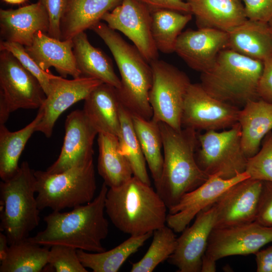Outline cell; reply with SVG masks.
<instances>
[{
    "label": "cell",
    "mask_w": 272,
    "mask_h": 272,
    "mask_svg": "<svg viewBox=\"0 0 272 272\" xmlns=\"http://www.w3.org/2000/svg\"><path fill=\"white\" fill-rule=\"evenodd\" d=\"M108 189L103 182L91 201L68 212L53 211L45 216V228L28 239L49 248L63 245L90 252L105 251L102 242L109 233V223L104 215Z\"/></svg>",
    "instance_id": "1"
},
{
    "label": "cell",
    "mask_w": 272,
    "mask_h": 272,
    "mask_svg": "<svg viewBox=\"0 0 272 272\" xmlns=\"http://www.w3.org/2000/svg\"><path fill=\"white\" fill-rule=\"evenodd\" d=\"M164 151L163 164L156 190L168 209L181 197L201 185L209 178L198 166L195 153L198 134L191 128L175 129L159 122Z\"/></svg>",
    "instance_id": "2"
},
{
    "label": "cell",
    "mask_w": 272,
    "mask_h": 272,
    "mask_svg": "<svg viewBox=\"0 0 272 272\" xmlns=\"http://www.w3.org/2000/svg\"><path fill=\"white\" fill-rule=\"evenodd\" d=\"M167 207L151 185L133 176L119 186L109 187L105 199V212L120 231L139 235L164 226Z\"/></svg>",
    "instance_id": "3"
},
{
    "label": "cell",
    "mask_w": 272,
    "mask_h": 272,
    "mask_svg": "<svg viewBox=\"0 0 272 272\" xmlns=\"http://www.w3.org/2000/svg\"><path fill=\"white\" fill-rule=\"evenodd\" d=\"M90 29L104 41L116 61L121 77V86L116 89L121 105L132 115L151 119L153 111L149 96L153 74L150 63L134 45L106 23L99 21Z\"/></svg>",
    "instance_id": "4"
},
{
    "label": "cell",
    "mask_w": 272,
    "mask_h": 272,
    "mask_svg": "<svg viewBox=\"0 0 272 272\" xmlns=\"http://www.w3.org/2000/svg\"><path fill=\"white\" fill-rule=\"evenodd\" d=\"M263 61L228 48L221 50L211 68L201 73L200 84L214 98L238 106L258 100Z\"/></svg>",
    "instance_id": "5"
},
{
    "label": "cell",
    "mask_w": 272,
    "mask_h": 272,
    "mask_svg": "<svg viewBox=\"0 0 272 272\" xmlns=\"http://www.w3.org/2000/svg\"><path fill=\"white\" fill-rule=\"evenodd\" d=\"M36 178L27 161L16 174L0 183L1 230L9 245L29 237L40 222V211L35 193Z\"/></svg>",
    "instance_id": "6"
},
{
    "label": "cell",
    "mask_w": 272,
    "mask_h": 272,
    "mask_svg": "<svg viewBox=\"0 0 272 272\" xmlns=\"http://www.w3.org/2000/svg\"><path fill=\"white\" fill-rule=\"evenodd\" d=\"M39 209L60 211L91 201L97 189L93 160L59 173L34 171Z\"/></svg>",
    "instance_id": "7"
},
{
    "label": "cell",
    "mask_w": 272,
    "mask_h": 272,
    "mask_svg": "<svg viewBox=\"0 0 272 272\" xmlns=\"http://www.w3.org/2000/svg\"><path fill=\"white\" fill-rule=\"evenodd\" d=\"M195 158L199 167L209 176L231 179L245 172L248 158L242 146L237 122L228 129L198 134Z\"/></svg>",
    "instance_id": "8"
},
{
    "label": "cell",
    "mask_w": 272,
    "mask_h": 272,
    "mask_svg": "<svg viewBox=\"0 0 272 272\" xmlns=\"http://www.w3.org/2000/svg\"><path fill=\"white\" fill-rule=\"evenodd\" d=\"M150 64L153 74L149 96L152 119L180 129L184 101L191 83L189 78L184 72L163 60L157 59Z\"/></svg>",
    "instance_id": "9"
},
{
    "label": "cell",
    "mask_w": 272,
    "mask_h": 272,
    "mask_svg": "<svg viewBox=\"0 0 272 272\" xmlns=\"http://www.w3.org/2000/svg\"><path fill=\"white\" fill-rule=\"evenodd\" d=\"M46 96L38 80L10 52L0 53V124L19 109L39 108Z\"/></svg>",
    "instance_id": "10"
},
{
    "label": "cell",
    "mask_w": 272,
    "mask_h": 272,
    "mask_svg": "<svg viewBox=\"0 0 272 272\" xmlns=\"http://www.w3.org/2000/svg\"><path fill=\"white\" fill-rule=\"evenodd\" d=\"M240 108L211 96L200 83H191L182 110V127L197 130H219L238 122Z\"/></svg>",
    "instance_id": "11"
},
{
    "label": "cell",
    "mask_w": 272,
    "mask_h": 272,
    "mask_svg": "<svg viewBox=\"0 0 272 272\" xmlns=\"http://www.w3.org/2000/svg\"><path fill=\"white\" fill-rule=\"evenodd\" d=\"M270 242L272 226H265L256 221L213 228L202 260L216 263L229 256L255 254Z\"/></svg>",
    "instance_id": "12"
},
{
    "label": "cell",
    "mask_w": 272,
    "mask_h": 272,
    "mask_svg": "<svg viewBox=\"0 0 272 272\" xmlns=\"http://www.w3.org/2000/svg\"><path fill=\"white\" fill-rule=\"evenodd\" d=\"M102 20L128 37L149 63L158 59L151 31V12L144 4L138 0H122Z\"/></svg>",
    "instance_id": "13"
},
{
    "label": "cell",
    "mask_w": 272,
    "mask_h": 272,
    "mask_svg": "<svg viewBox=\"0 0 272 272\" xmlns=\"http://www.w3.org/2000/svg\"><path fill=\"white\" fill-rule=\"evenodd\" d=\"M262 186V181L248 178L227 189L212 205L214 228L255 221Z\"/></svg>",
    "instance_id": "14"
},
{
    "label": "cell",
    "mask_w": 272,
    "mask_h": 272,
    "mask_svg": "<svg viewBox=\"0 0 272 272\" xmlns=\"http://www.w3.org/2000/svg\"><path fill=\"white\" fill-rule=\"evenodd\" d=\"M98 131L82 110L69 114L65 121V135L60 153L46 171L59 173L93 160V143Z\"/></svg>",
    "instance_id": "15"
},
{
    "label": "cell",
    "mask_w": 272,
    "mask_h": 272,
    "mask_svg": "<svg viewBox=\"0 0 272 272\" xmlns=\"http://www.w3.org/2000/svg\"><path fill=\"white\" fill-rule=\"evenodd\" d=\"M248 178L246 172L231 179L210 176L205 182L184 194L168 210L167 226L175 232H182L198 213L212 206L227 189Z\"/></svg>",
    "instance_id": "16"
},
{
    "label": "cell",
    "mask_w": 272,
    "mask_h": 272,
    "mask_svg": "<svg viewBox=\"0 0 272 272\" xmlns=\"http://www.w3.org/2000/svg\"><path fill=\"white\" fill-rule=\"evenodd\" d=\"M102 81L95 78L80 76L67 80L56 76L52 80L51 90L39 108L43 112V116L38 124L36 131L50 138L53 127L60 115L71 106L82 100Z\"/></svg>",
    "instance_id": "17"
},
{
    "label": "cell",
    "mask_w": 272,
    "mask_h": 272,
    "mask_svg": "<svg viewBox=\"0 0 272 272\" xmlns=\"http://www.w3.org/2000/svg\"><path fill=\"white\" fill-rule=\"evenodd\" d=\"M214 223L215 210L212 206L198 213L193 224L177 238L176 248L168 261L178 271H201L202 257Z\"/></svg>",
    "instance_id": "18"
},
{
    "label": "cell",
    "mask_w": 272,
    "mask_h": 272,
    "mask_svg": "<svg viewBox=\"0 0 272 272\" xmlns=\"http://www.w3.org/2000/svg\"><path fill=\"white\" fill-rule=\"evenodd\" d=\"M228 45V32L208 28L188 29L180 34L175 52L190 68L201 73L212 67Z\"/></svg>",
    "instance_id": "19"
},
{
    "label": "cell",
    "mask_w": 272,
    "mask_h": 272,
    "mask_svg": "<svg viewBox=\"0 0 272 272\" xmlns=\"http://www.w3.org/2000/svg\"><path fill=\"white\" fill-rule=\"evenodd\" d=\"M49 22L41 0L17 9H1L0 32L2 40L30 46L35 34H47Z\"/></svg>",
    "instance_id": "20"
},
{
    "label": "cell",
    "mask_w": 272,
    "mask_h": 272,
    "mask_svg": "<svg viewBox=\"0 0 272 272\" xmlns=\"http://www.w3.org/2000/svg\"><path fill=\"white\" fill-rule=\"evenodd\" d=\"M27 52L44 71L54 67L63 78L81 76L73 52L72 40H61L37 32L32 44L25 47Z\"/></svg>",
    "instance_id": "21"
},
{
    "label": "cell",
    "mask_w": 272,
    "mask_h": 272,
    "mask_svg": "<svg viewBox=\"0 0 272 272\" xmlns=\"http://www.w3.org/2000/svg\"><path fill=\"white\" fill-rule=\"evenodd\" d=\"M84 101L82 110L98 133L117 136L120 129V102L116 88L102 83Z\"/></svg>",
    "instance_id": "22"
},
{
    "label": "cell",
    "mask_w": 272,
    "mask_h": 272,
    "mask_svg": "<svg viewBox=\"0 0 272 272\" xmlns=\"http://www.w3.org/2000/svg\"><path fill=\"white\" fill-rule=\"evenodd\" d=\"M187 2L198 28H213L228 32L247 19L241 0H189Z\"/></svg>",
    "instance_id": "23"
},
{
    "label": "cell",
    "mask_w": 272,
    "mask_h": 272,
    "mask_svg": "<svg viewBox=\"0 0 272 272\" xmlns=\"http://www.w3.org/2000/svg\"><path fill=\"white\" fill-rule=\"evenodd\" d=\"M238 122L242 148L248 158L259 151L263 139L272 131V103L261 99L248 101L240 109Z\"/></svg>",
    "instance_id": "24"
},
{
    "label": "cell",
    "mask_w": 272,
    "mask_h": 272,
    "mask_svg": "<svg viewBox=\"0 0 272 272\" xmlns=\"http://www.w3.org/2000/svg\"><path fill=\"white\" fill-rule=\"evenodd\" d=\"M228 34V48L262 61L272 56V33L268 23L247 19Z\"/></svg>",
    "instance_id": "25"
},
{
    "label": "cell",
    "mask_w": 272,
    "mask_h": 272,
    "mask_svg": "<svg viewBox=\"0 0 272 272\" xmlns=\"http://www.w3.org/2000/svg\"><path fill=\"white\" fill-rule=\"evenodd\" d=\"M122 0H67L60 22V40H72L100 21Z\"/></svg>",
    "instance_id": "26"
},
{
    "label": "cell",
    "mask_w": 272,
    "mask_h": 272,
    "mask_svg": "<svg viewBox=\"0 0 272 272\" xmlns=\"http://www.w3.org/2000/svg\"><path fill=\"white\" fill-rule=\"evenodd\" d=\"M72 40L74 56L81 76L95 78L119 89L120 79L115 74L110 60L90 43L86 33L80 32Z\"/></svg>",
    "instance_id": "27"
},
{
    "label": "cell",
    "mask_w": 272,
    "mask_h": 272,
    "mask_svg": "<svg viewBox=\"0 0 272 272\" xmlns=\"http://www.w3.org/2000/svg\"><path fill=\"white\" fill-rule=\"evenodd\" d=\"M99 155L97 170L109 187L120 186L133 176L131 166L120 153L117 135L99 133L97 139Z\"/></svg>",
    "instance_id": "28"
},
{
    "label": "cell",
    "mask_w": 272,
    "mask_h": 272,
    "mask_svg": "<svg viewBox=\"0 0 272 272\" xmlns=\"http://www.w3.org/2000/svg\"><path fill=\"white\" fill-rule=\"evenodd\" d=\"M43 116L39 109L35 118L24 128L10 131L5 124H0V177L3 181L12 178L18 171L21 154Z\"/></svg>",
    "instance_id": "29"
},
{
    "label": "cell",
    "mask_w": 272,
    "mask_h": 272,
    "mask_svg": "<svg viewBox=\"0 0 272 272\" xmlns=\"http://www.w3.org/2000/svg\"><path fill=\"white\" fill-rule=\"evenodd\" d=\"M153 232L131 235L115 247L101 252H90L77 249L78 257L86 267L94 272H117L126 259L137 252Z\"/></svg>",
    "instance_id": "30"
},
{
    "label": "cell",
    "mask_w": 272,
    "mask_h": 272,
    "mask_svg": "<svg viewBox=\"0 0 272 272\" xmlns=\"http://www.w3.org/2000/svg\"><path fill=\"white\" fill-rule=\"evenodd\" d=\"M28 238L9 245L1 261L0 272H40L45 268L50 248L34 243Z\"/></svg>",
    "instance_id": "31"
},
{
    "label": "cell",
    "mask_w": 272,
    "mask_h": 272,
    "mask_svg": "<svg viewBox=\"0 0 272 272\" xmlns=\"http://www.w3.org/2000/svg\"><path fill=\"white\" fill-rule=\"evenodd\" d=\"M151 14L152 34L158 51L166 54L175 52L178 38L192 14L170 10H157Z\"/></svg>",
    "instance_id": "32"
},
{
    "label": "cell",
    "mask_w": 272,
    "mask_h": 272,
    "mask_svg": "<svg viewBox=\"0 0 272 272\" xmlns=\"http://www.w3.org/2000/svg\"><path fill=\"white\" fill-rule=\"evenodd\" d=\"M132 118L143 153L156 184L160 178L163 164V143L159 122L136 115H132Z\"/></svg>",
    "instance_id": "33"
},
{
    "label": "cell",
    "mask_w": 272,
    "mask_h": 272,
    "mask_svg": "<svg viewBox=\"0 0 272 272\" xmlns=\"http://www.w3.org/2000/svg\"><path fill=\"white\" fill-rule=\"evenodd\" d=\"M119 116L120 129L117 137L120 152L129 162L133 176L151 185L146 161L135 132L132 115L121 103Z\"/></svg>",
    "instance_id": "34"
},
{
    "label": "cell",
    "mask_w": 272,
    "mask_h": 272,
    "mask_svg": "<svg viewBox=\"0 0 272 272\" xmlns=\"http://www.w3.org/2000/svg\"><path fill=\"white\" fill-rule=\"evenodd\" d=\"M174 231L164 226L153 232L152 242L142 258L132 263L131 272H152L174 252L177 244Z\"/></svg>",
    "instance_id": "35"
},
{
    "label": "cell",
    "mask_w": 272,
    "mask_h": 272,
    "mask_svg": "<svg viewBox=\"0 0 272 272\" xmlns=\"http://www.w3.org/2000/svg\"><path fill=\"white\" fill-rule=\"evenodd\" d=\"M0 50H7L12 53L21 64L38 80L46 96L49 95L52 89V80L56 76L50 71L42 70L27 52L24 46L1 40Z\"/></svg>",
    "instance_id": "36"
},
{
    "label": "cell",
    "mask_w": 272,
    "mask_h": 272,
    "mask_svg": "<svg viewBox=\"0 0 272 272\" xmlns=\"http://www.w3.org/2000/svg\"><path fill=\"white\" fill-rule=\"evenodd\" d=\"M245 172L250 178L272 182V131L263 139L259 151L248 158Z\"/></svg>",
    "instance_id": "37"
},
{
    "label": "cell",
    "mask_w": 272,
    "mask_h": 272,
    "mask_svg": "<svg viewBox=\"0 0 272 272\" xmlns=\"http://www.w3.org/2000/svg\"><path fill=\"white\" fill-rule=\"evenodd\" d=\"M47 265L56 272L88 271L78 257L77 249L63 245L50 247Z\"/></svg>",
    "instance_id": "38"
},
{
    "label": "cell",
    "mask_w": 272,
    "mask_h": 272,
    "mask_svg": "<svg viewBox=\"0 0 272 272\" xmlns=\"http://www.w3.org/2000/svg\"><path fill=\"white\" fill-rule=\"evenodd\" d=\"M48 14L49 28L47 35L60 40V22L67 0H41Z\"/></svg>",
    "instance_id": "39"
},
{
    "label": "cell",
    "mask_w": 272,
    "mask_h": 272,
    "mask_svg": "<svg viewBox=\"0 0 272 272\" xmlns=\"http://www.w3.org/2000/svg\"><path fill=\"white\" fill-rule=\"evenodd\" d=\"M255 221L265 226H272V182L262 181Z\"/></svg>",
    "instance_id": "40"
},
{
    "label": "cell",
    "mask_w": 272,
    "mask_h": 272,
    "mask_svg": "<svg viewBox=\"0 0 272 272\" xmlns=\"http://www.w3.org/2000/svg\"><path fill=\"white\" fill-rule=\"evenodd\" d=\"M247 19L268 23L272 18V0H241Z\"/></svg>",
    "instance_id": "41"
},
{
    "label": "cell",
    "mask_w": 272,
    "mask_h": 272,
    "mask_svg": "<svg viewBox=\"0 0 272 272\" xmlns=\"http://www.w3.org/2000/svg\"><path fill=\"white\" fill-rule=\"evenodd\" d=\"M263 67L258 81L257 93L260 99L272 103V56L263 61Z\"/></svg>",
    "instance_id": "42"
},
{
    "label": "cell",
    "mask_w": 272,
    "mask_h": 272,
    "mask_svg": "<svg viewBox=\"0 0 272 272\" xmlns=\"http://www.w3.org/2000/svg\"><path fill=\"white\" fill-rule=\"evenodd\" d=\"M138 1L147 7L151 13L160 10H170L182 13H190L188 2L182 0Z\"/></svg>",
    "instance_id": "43"
},
{
    "label": "cell",
    "mask_w": 272,
    "mask_h": 272,
    "mask_svg": "<svg viewBox=\"0 0 272 272\" xmlns=\"http://www.w3.org/2000/svg\"><path fill=\"white\" fill-rule=\"evenodd\" d=\"M255 255L256 271L272 272V245L266 249H260Z\"/></svg>",
    "instance_id": "44"
},
{
    "label": "cell",
    "mask_w": 272,
    "mask_h": 272,
    "mask_svg": "<svg viewBox=\"0 0 272 272\" xmlns=\"http://www.w3.org/2000/svg\"><path fill=\"white\" fill-rule=\"evenodd\" d=\"M9 247V243L6 235L0 233V260L5 256Z\"/></svg>",
    "instance_id": "45"
},
{
    "label": "cell",
    "mask_w": 272,
    "mask_h": 272,
    "mask_svg": "<svg viewBox=\"0 0 272 272\" xmlns=\"http://www.w3.org/2000/svg\"><path fill=\"white\" fill-rule=\"evenodd\" d=\"M5 2L11 4H21L26 0H4Z\"/></svg>",
    "instance_id": "46"
},
{
    "label": "cell",
    "mask_w": 272,
    "mask_h": 272,
    "mask_svg": "<svg viewBox=\"0 0 272 272\" xmlns=\"http://www.w3.org/2000/svg\"><path fill=\"white\" fill-rule=\"evenodd\" d=\"M268 24L269 26V27L270 28V31L272 33V18L268 22Z\"/></svg>",
    "instance_id": "47"
},
{
    "label": "cell",
    "mask_w": 272,
    "mask_h": 272,
    "mask_svg": "<svg viewBox=\"0 0 272 272\" xmlns=\"http://www.w3.org/2000/svg\"><path fill=\"white\" fill-rule=\"evenodd\" d=\"M182 1H185V2H188V1H189V0H182Z\"/></svg>",
    "instance_id": "48"
}]
</instances>
